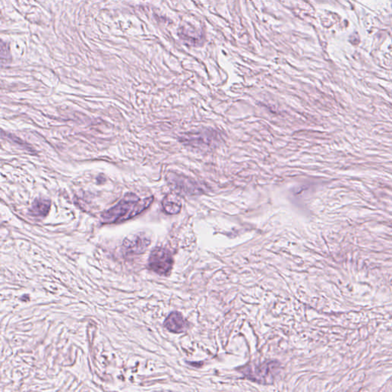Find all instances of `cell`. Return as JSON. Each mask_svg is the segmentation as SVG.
I'll return each instance as SVG.
<instances>
[{
	"instance_id": "cell-1",
	"label": "cell",
	"mask_w": 392,
	"mask_h": 392,
	"mask_svg": "<svg viewBox=\"0 0 392 392\" xmlns=\"http://www.w3.org/2000/svg\"><path fill=\"white\" fill-rule=\"evenodd\" d=\"M153 200L152 196L141 199L135 194L128 193L116 205L101 215L102 223H121L136 217L148 209Z\"/></svg>"
},
{
	"instance_id": "cell-2",
	"label": "cell",
	"mask_w": 392,
	"mask_h": 392,
	"mask_svg": "<svg viewBox=\"0 0 392 392\" xmlns=\"http://www.w3.org/2000/svg\"><path fill=\"white\" fill-rule=\"evenodd\" d=\"M148 263L152 271L166 276L172 270L173 259L169 251L162 248H156L151 252Z\"/></svg>"
},
{
	"instance_id": "cell-3",
	"label": "cell",
	"mask_w": 392,
	"mask_h": 392,
	"mask_svg": "<svg viewBox=\"0 0 392 392\" xmlns=\"http://www.w3.org/2000/svg\"><path fill=\"white\" fill-rule=\"evenodd\" d=\"M168 182L172 186L175 193L183 195L199 194L201 188L195 181L185 175L176 173H169L167 175Z\"/></svg>"
},
{
	"instance_id": "cell-4",
	"label": "cell",
	"mask_w": 392,
	"mask_h": 392,
	"mask_svg": "<svg viewBox=\"0 0 392 392\" xmlns=\"http://www.w3.org/2000/svg\"><path fill=\"white\" fill-rule=\"evenodd\" d=\"M164 326L172 333H180L187 329V322L181 313L173 312L166 318Z\"/></svg>"
},
{
	"instance_id": "cell-5",
	"label": "cell",
	"mask_w": 392,
	"mask_h": 392,
	"mask_svg": "<svg viewBox=\"0 0 392 392\" xmlns=\"http://www.w3.org/2000/svg\"><path fill=\"white\" fill-rule=\"evenodd\" d=\"M162 205L166 213L169 215H176L180 212L182 204L179 194L170 193L164 198Z\"/></svg>"
},
{
	"instance_id": "cell-6",
	"label": "cell",
	"mask_w": 392,
	"mask_h": 392,
	"mask_svg": "<svg viewBox=\"0 0 392 392\" xmlns=\"http://www.w3.org/2000/svg\"><path fill=\"white\" fill-rule=\"evenodd\" d=\"M149 244V242H147V239L135 236L133 239H127L124 245L130 253L140 254L144 252Z\"/></svg>"
},
{
	"instance_id": "cell-7",
	"label": "cell",
	"mask_w": 392,
	"mask_h": 392,
	"mask_svg": "<svg viewBox=\"0 0 392 392\" xmlns=\"http://www.w3.org/2000/svg\"><path fill=\"white\" fill-rule=\"evenodd\" d=\"M51 202L48 199H35L29 209V213L35 217H45L49 212Z\"/></svg>"
}]
</instances>
